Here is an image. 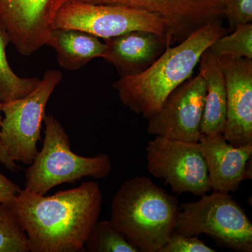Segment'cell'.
Here are the masks:
<instances>
[{"label":"cell","instance_id":"cell-12","mask_svg":"<svg viewBox=\"0 0 252 252\" xmlns=\"http://www.w3.org/2000/svg\"><path fill=\"white\" fill-rule=\"evenodd\" d=\"M220 60L227 94L223 137L236 147L252 144V59L223 56Z\"/></svg>","mask_w":252,"mask_h":252},{"label":"cell","instance_id":"cell-1","mask_svg":"<svg viewBox=\"0 0 252 252\" xmlns=\"http://www.w3.org/2000/svg\"><path fill=\"white\" fill-rule=\"evenodd\" d=\"M102 200L98 184L89 181L49 196L22 189L11 207L27 235L30 252H84Z\"/></svg>","mask_w":252,"mask_h":252},{"label":"cell","instance_id":"cell-3","mask_svg":"<svg viewBox=\"0 0 252 252\" xmlns=\"http://www.w3.org/2000/svg\"><path fill=\"white\" fill-rule=\"evenodd\" d=\"M110 221L142 252H158L175 231L180 203L148 177L126 181L113 197Z\"/></svg>","mask_w":252,"mask_h":252},{"label":"cell","instance_id":"cell-21","mask_svg":"<svg viewBox=\"0 0 252 252\" xmlns=\"http://www.w3.org/2000/svg\"><path fill=\"white\" fill-rule=\"evenodd\" d=\"M207 246L198 235L189 236L174 232L166 243L158 252H216Z\"/></svg>","mask_w":252,"mask_h":252},{"label":"cell","instance_id":"cell-17","mask_svg":"<svg viewBox=\"0 0 252 252\" xmlns=\"http://www.w3.org/2000/svg\"><path fill=\"white\" fill-rule=\"evenodd\" d=\"M9 41L0 27V102L1 103L22 98L38 86V78L18 77L11 69L6 55Z\"/></svg>","mask_w":252,"mask_h":252},{"label":"cell","instance_id":"cell-13","mask_svg":"<svg viewBox=\"0 0 252 252\" xmlns=\"http://www.w3.org/2000/svg\"><path fill=\"white\" fill-rule=\"evenodd\" d=\"M198 144L214 191H238L243 181L252 178V144L234 147L223 135H202Z\"/></svg>","mask_w":252,"mask_h":252},{"label":"cell","instance_id":"cell-5","mask_svg":"<svg viewBox=\"0 0 252 252\" xmlns=\"http://www.w3.org/2000/svg\"><path fill=\"white\" fill-rule=\"evenodd\" d=\"M175 232L189 236L206 234L223 248L252 252L251 220L228 193L214 191L198 201L180 204Z\"/></svg>","mask_w":252,"mask_h":252},{"label":"cell","instance_id":"cell-24","mask_svg":"<svg viewBox=\"0 0 252 252\" xmlns=\"http://www.w3.org/2000/svg\"><path fill=\"white\" fill-rule=\"evenodd\" d=\"M1 102H0V124L1 122ZM0 163L4 165L6 168L9 169L11 172H14L16 169L18 168V165H16V162L14 160H11V158L6 154L5 153L4 149L1 147V144H0Z\"/></svg>","mask_w":252,"mask_h":252},{"label":"cell","instance_id":"cell-9","mask_svg":"<svg viewBox=\"0 0 252 252\" xmlns=\"http://www.w3.org/2000/svg\"><path fill=\"white\" fill-rule=\"evenodd\" d=\"M66 0H0V27L19 54L47 45L55 19Z\"/></svg>","mask_w":252,"mask_h":252},{"label":"cell","instance_id":"cell-6","mask_svg":"<svg viewBox=\"0 0 252 252\" xmlns=\"http://www.w3.org/2000/svg\"><path fill=\"white\" fill-rule=\"evenodd\" d=\"M62 79V72L49 69L31 94L1 104L0 144L14 162L30 165L37 155L46 104Z\"/></svg>","mask_w":252,"mask_h":252},{"label":"cell","instance_id":"cell-4","mask_svg":"<svg viewBox=\"0 0 252 252\" xmlns=\"http://www.w3.org/2000/svg\"><path fill=\"white\" fill-rule=\"evenodd\" d=\"M44 122L42 149L26 170L25 189L45 195L56 186L74 183L83 177L102 180L108 177L112 170L108 154L84 157L74 153L69 136L59 121L49 114Z\"/></svg>","mask_w":252,"mask_h":252},{"label":"cell","instance_id":"cell-11","mask_svg":"<svg viewBox=\"0 0 252 252\" xmlns=\"http://www.w3.org/2000/svg\"><path fill=\"white\" fill-rule=\"evenodd\" d=\"M94 4L119 5L158 15L168 23L174 42L223 17L224 0H66ZM65 1V2H66Z\"/></svg>","mask_w":252,"mask_h":252},{"label":"cell","instance_id":"cell-20","mask_svg":"<svg viewBox=\"0 0 252 252\" xmlns=\"http://www.w3.org/2000/svg\"><path fill=\"white\" fill-rule=\"evenodd\" d=\"M209 49L218 58L236 56L252 59V24L237 26L233 32L212 43Z\"/></svg>","mask_w":252,"mask_h":252},{"label":"cell","instance_id":"cell-8","mask_svg":"<svg viewBox=\"0 0 252 252\" xmlns=\"http://www.w3.org/2000/svg\"><path fill=\"white\" fill-rule=\"evenodd\" d=\"M146 152L149 173L162 179L174 193L201 196L212 190L198 143L155 136Z\"/></svg>","mask_w":252,"mask_h":252},{"label":"cell","instance_id":"cell-14","mask_svg":"<svg viewBox=\"0 0 252 252\" xmlns=\"http://www.w3.org/2000/svg\"><path fill=\"white\" fill-rule=\"evenodd\" d=\"M104 44L102 58L117 68L121 77L144 72L171 46L165 36L143 31L104 39Z\"/></svg>","mask_w":252,"mask_h":252},{"label":"cell","instance_id":"cell-19","mask_svg":"<svg viewBox=\"0 0 252 252\" xmlns=\"http://www.w3.org/2000/svg\"><path fill=\"white\" fill-rule=\"evenodd\" d=\"M27 235L12 207L0 203V252H29Z\"/></svg>","mask_w":252,"mask_h":252},{"label":"cell","instance_id":"cell-2","mask_svg":"<svg viewBox=\"0 0 252 252\" xmlns=\"http://www.w3.org/2000/svg\"><path fill=\"white\" fill-rule=\"evenodd\" d=\"M221 19L203 26L178 45L169 46L144 72L120 77L114 84L119 99L130 110L150 119L167 96L191 78L202 54L225 34Z\"/></svg>","mask_w":252,"mask_h":252},{"label":"cell","instance_id":"cell-23","mask_svg":"<svg viewBox=\"0 0 252 252\" xmlns=\"http://www.w3.org/2000/svg\"><path fill=\"white\" fill-rule=\"evenodd\" d=\"M21 190L17 185L0 172V203L11 207Z\"/></svg>","mask_w":252,"mask_h":252},{"label":"cell","instance_id":"cell-7","mask_svg":"<svg viewBox=\"0 0 252 252\" xmlns=\"http://www.w3.org/2000/svg\"><path fill=\"white\" fill-rule=\"evenodd\" d=\"M54 29H75L106 39L129 32H152L175 44L168 23L158 15L119 5L66 1L55 19Z\"/></svg>","mask_w":252,"mask_h":252},{"label":"cell","instance_id":"cell-10","mask_svg":"<svg viewBox=\"0 0 252 252\" xmlns=\"http://www.w3.org/2000/svg\"><path fill=\"white\" fill-rule=\"evenodd\" d=\"M206 95L201 74L190 78L167 96L161 108L149 119L151 135L198 143Z\"/></svg>","mask_w":252,"mask_h":252},{"label":"cell","instance_id":"cell-16","mask_svg":"<svg viewBox=\"0 0 252 252\" xmlns=\"http://www.w3.org/2000/svg\"><path fill=\"white\" fill-rule=\"evenodd\" d=\"M47 45L55 50L61 67L78 70L91 60L102 58L105 44L98 37L75 29H54Z\"/></svg>","mask_w":252,"mask_h":252},{"label":"cell","instance_id":"cell-18","mask_svg":"<svg viewBox=\"0 0 252 252\" xmlns=\"http://www.w3.org/2000/svg\"><path fill=\"white\" fill-rule=\"evenodd\" d=\"M84 248L89 252H140L107 220L95 222Z\"/></svg>","mask_w":252,"mask_h":252},{"label":"cell","instance_id":"cell-15","mask_svg":"<svg viewBox=\"0 0 252 252\" xmlns=\"http://www.w3.org/2000/svg\"><path fill=\"white\" fill-rule=\"evenodd\" d=\"M200 74L206 85V95L200 124L202 135H223L227 112V94L224 75L220 58L207 49L202 54Z\"/></svg>","mask_w":252,"mask_h":252},{"label":"cell","instance_id":"cell-22","mask_svg":"<svg viewBox=\"0 0 252 252\" xmlns=\"http://www.w3.org/2000/svg\"><path fill=\"white\" fill-rule=\"evenodd\" d=\"M223 16L227 18L233 31L238 25L252 21V0H224Z\"/></svg>","mask_w":252,"mask_h":252}]
</instances>
